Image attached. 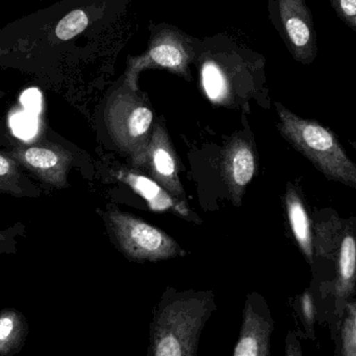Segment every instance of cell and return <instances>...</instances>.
Listing matches in <instances>:
<instances>
[{
	"label": "cell",
	"mask_w": 356,
	"mask_h": 356,
	"mask_svg": "<svg viewBox=\"0 0 356 356\" xmlns=\"http://www.w3.org/2000/svg\"><path fill=\"white\" fill-rule=\"evenodd\" d=\"M194 63L201 91L213 106L240 108L252 98L270 106L266 60L261 54L216 36L196 43Z\"/></svg>",
	"instance_id": "obj_1"
},
{
	"label": "cell",
	"mask_w": 356,
	"mask_h": 356,
	"mask_svg": "<svg viewBox=\"0 0 356 356\" xmlns=\"http://www.w3.org/2000/svg\"><path fill=\"white\" fill-rule=\"evenodd\" d=\"M215 309L211 292H182L163 298L154 314L150 350L154 356H194Z\"/></svg>",
	"instance_id": "obj_2"
},
{
	"label": "cell",
	"mask_w": 356,
	"mask_h": 356,
	"mask_svg": "<svg viewBox=\"0 0 356 356\" xmlns=\"http://www.w3.org/2000/svg\"><path fill=\"white\" fill-rule=\"evenodd\" d=\"M282 137L327 179L356 190V164L349 158L334 132L313 119L298 116L275 102Z\"/></svg>",
	"instance_id": "obj_3"
},
{
	"label": "cell",
	"mask_w": 356,
	"mask_h": 356,
	"mask_svg": "<svg viewBox=\"0 0 356 356\" xmlns=\"http://www.w3.org/2000/svg\"><path fill=\"white\" fill-rule=\"evenodd\" d=\"M104 117L115 144L131 161L137 159L147 146L154 129V113L145 94L122 84L108 96Z\"/></svg>",
	"instance_id": "obj_4"
},
{
	"label": "cell",
	"mask_w": 356,
	"mask_h": 356,
	"mask_svg": "<svg viewBox=\"0 0 356 356\" xmlns=\"http://www.w3.org/2000/svg\"><path fill=\"white\" fill-rule=\"evenodd\" d=\"M196 54V40L173 25H160L150 36L143 54L127 58L123 84L139 90V75L148 69H165L191 81V63Z\"/></svg>",
	"instance_id": "obj_5"
},
{
	"label": "cell",
	"mask_w": 356,
	"mask_h": 356,
	"mask_svg": "<svg viewBox=\"0 0 356 356\" xmlns=\"http://www.w3.org/2000/svg\"><path fill=\"white\" fill-rule=\"evenodd\" d=\"M106 217L113 238L131 261L156 263L186 254L166 232L131 213L110 209Z\"/></svg>",
	"instance_id": "obj_6"
},
{
	"label": "cell",
	"mask_w": 356,
	"mask_h": 356,
	"mask_svg": "<svg viewBox=\"0 0 356 356\" xmlns=\"http://www.w3.org/2000/svg\"><path fill=\"white\" fill-rule=\"evenodd\" d=\"M273 14L276 27L294 60L312 64L318 56V37L307 0H273Z\"/></svg>",
	"instance_id": "obj_7"
},
{
	"label": "cell",
	"mask_w": 356,
	"mask_h": 356,
	"mask_svg": "<svg viewBox=\"0 0 356 356\" xmlns=\"http://www.w3.org/2000/svg\"><path fill=\"white\" fill-rule=\"evenodd\" d=\"M131 164L135 169L146 171L173 196L184 201L186 194L180 182L177 155L162 121L154 125L147 146L131 161Z\"/></svg>",
	"instance_id": "obj_8"
},
{
	"label": "cell",
	"mask_w": 356,
	"mask_h": 356,
	"mask_svg": "<svg viewBox=\"0 0 356 356\" xmlns=\"http://www.w3.org/2000/svg\"><path fill=\"white\" fill-rule=\"evenodd\" d=\"M6 153L42 183L56 189L66 187L73 163L70 150L58 144L37 142L15 146Z\"/></svg>",
	"instance_id": "obj_9"
},
{
	"label": "cell",
	"mask_w": 356,
	"mask_h": 356,
	"mask_svg": "<svg viewBox=\"0 0 356 356\" xmlns=\"http://www.w3.org/2000/svg\"><path fill=\"white\" fill-rule=\"evenodd\" d=\"M257 153L252 141L242 135H234L222 152L221 173L230 199L240 206L247 185L257 173Z\"/></svg>",
	"instance_id": "obj_10"
},
{
	"label": "cell",
	"mask_w": 356,
	"mask_h": 356,
	"mask_svg": "<svg viewBox=\"0 0 356 356\" xmlns=\"http://www.w3.org/2000/svg\"><path fill=\"white\" fill-rule=\"evenodd\" d=\"M263 299L257 294L247 299L243 313V324L234 356H269L270 339L273 321L267 305L261 307Z\"/></svg>",
	"instance_id": "obj_11"
},
{
	"label": "cell",
	"mask_w": 356,
	"mask_h": 356,
	"mask_svg": "<svg viewBox=\"0 0 356 356\" xmlns=\"http://www.w3.org/2000/svg\"><path fill=\"white\" fill-rule=\"evenodd\" d=\"M117 178L143 198L152 210L156 212H172L182 219L198 223L200 222L197 215L188 209V204L184 200L173 196L149 176L141 175L133 169H120L117 173Z\"/></svg>",
	"instance_id": "obj_12"
},
{
	"label": "cell",
	"mask_w": 356,
	"mask_h": 356,
	"mask_svg": "<svg viewBox=\"0 0 356 356\" xmlns=\"http://www.w3.org/2000/svg\"><path fill=\"white\" fill-rule=\"evenodd\" d=\"M336 261L334 314L337 317L342 318L356 286V222H346Z\"/></svg>",
	"instance_id": "obj_13"
},
{
	"label": "cell",
	"mask_w": 356,
	"mask_h": 356,
	"mask_svg": "<svg viewBox=\"0 0 356 356\" xmlns=\"http://www.w3.org/2000/svg\"><path fill=\"white\" fill-rule=\"evenodd\" d=\"M286 215L293 236L309 265L315 263L313 222L303 202L300 192L294 184L289 183L284 194Z\"/></svg>",
	"instance_id": "obj_14"
},
{
	"label": "cell",
	"mask_w": 356,
	"mask_h": 356,
	"mask_svg": "<svg viewBox=\"0 0 356 356\" xmlns=\"http://www.w3.org/2000/svg\"><path fill=\"white\" fill-rule=\"evenodd\" d=\"M346 222L334 211L321 210L318 213L313 226L316 256L336 261Z\"/></svg>",
	"instance_id": "obj_15"
},
{
	"label": "cell",
	"mask_w": 356,
	"mask_h": 356,
	"mask_svg": "<svg viewBox=\"0 0 356 356\" xmlns=\"http://www.w3.org/2000/svg\"><path fill=\"white\" fill-rule=\"evenodd\" d=\"M8 153H0V194L15 198H39L40 188Z\"/></svg>",
	"instance_id": "obj_16"
},
{
	"label": "cell",
	"mask_w": 356,
	"mask_h": 356,
	"mask_svg": "<svg viewBox=\"0 0 356 356\" xmlns=\"http://www.w3.org/2000/svg\"><path fill=\"white\" fill-rule=\"evenodd\" d=\"M29 334L24 315L6 309L0 313V356H12L22 349Z\"/></svg>",
	"instance_id": "obj_17"
},
{
	"label": "cell",
	"mask_w": 356,
	"mask_h": 356,
	"mask_svg": "<svg viewBox=\"0 0 356 356\" xmlns=\"http://www.w3.org/2000/svg\"><path fill=\"white\" fill-rule=\"evenodd\" d=\"M342 319L341 355L356 356V301L347 303Z\"/></svg>",
	"instance_id": "obj_18"
},
{
	"label": "cell",
	"mask_w": 356,
	"mask_h": 356,
	"mask_svg": "<svg viewBox=\"0 0 356 356\" xmlns=\"http://www.w3.org/2000/svg\"><path fill=\"white\" fill-rule=\"evenodd\" d=\"M90 18L83 10H74L68 13L64 18L60 19L56 27V35L62 41H69L83 33L88 25Z\"/></svg>",
	"instance_id": "obj_19"
},
{
	"label": "cell",
	"mask_w": 356,
	"mask_h": 356,
	"mask_svg": "<svg viewBox=\"0 0 356 356\" xmlns=\"http://www.w3.org/2000/svg\"><path fill=\"white\" fill-rule=\"evenodd\" d=\"M24 234V226L21 224L6 230H0V255L15 254L19 238Z\"/></svg>",
	"instance_id": "obj_20"
},
{
	"label": "cell",
	"mask_w": 356,
	"mask_h": 356,
	"mask_svg": "<svg viewBox=\"0 0 356 356\" xmlns=\"http://www.w3.org/2000/svg\"><path fill=\"white\" fill-rule=\"evenodd\" d=\"M299 307H300L301 318H302L307 334L312 339H315V336H314L316 322L315 303H314L313 297L309 291L301 295L300 299H299Z\"/></svg>",
	"instance_id": "obj_21"
},
{
	"label": "cell",
	"mask_w": 356,
	"mask_h": 356,
	"mask_svg": "<svg viewBox=\"0 0 356 356\" xmlns=\"http://www.w3.org/2000/svg\"><path fill=\"white\" fill-rule=\"evenodd\" d=\"M339 18L356 33V0H330Z\"/></svg>",
	"instance_id": "obj_22"
},
{
	"label": "cell",
	"mask_w": 356,
	"mask_h": 356,
	"mask_svg": "<svg viewBox=\"0 0 356 356\" xmlns=\"http://www.w3.org/2000/svg\"><path fill=\"white\" fill-rule=\"evenodd\" d=\"M6 95V93H4L3 91H1V90H0V98H2V96H4Z\"/></svg>",
	"instance_id": "obj_23"
},
{
	"label": "cell",
	"mask_w": 356,
	"mask_h": 356,
	"mask_svg": "<svg viewBox=\"0 0 356 356\" xmlns=\"http://www.w3.org/2000/svg\"><path fill=\"white\" fill-rule=\"evenodd\" d=\"M353 146L355 148V150H356V142H353Z\"/></svg>",
	"instance_id": "obj_24"
}]
</instances>
